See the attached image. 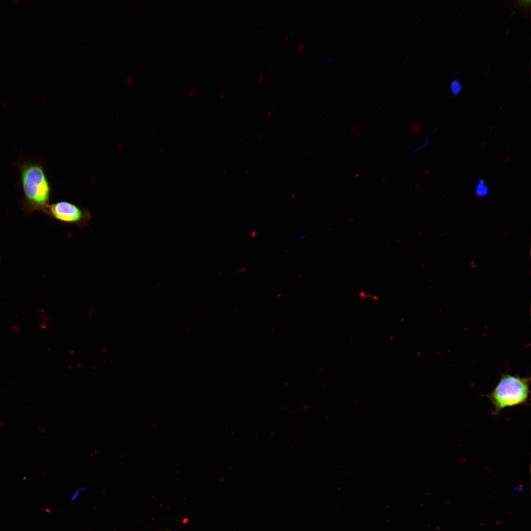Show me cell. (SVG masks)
Returning <instances> with one entry per match:
<instances>
[{"label": "cell", "mask_w": 531, "mask_h": 531, "mask_svg": "<svg viewBox=\"0 0 531 531\" xmlns=\"http://www.w3.org/2000/svg\"><path fill=\"white\" fill-rule=\"evenodd\" d=\"M24 194L23 206L29 212H43L49 205L51 186L43 166L39 162L24 161L18 164Z\"/></svg>", "instance_id": "1"}, {"label": "cell", "mask_w": 531, "mask_h": 531, "mask_svg": "<svg viewBox=\"0 0 531 531\" xmlns=\"http://www.w3.org/2000/svg\"><path fill=\"white\" fill-rule=\"evenodd\" d=\"M530 382L529 378L502 374L493 390L484 395L493 406L492 414L497 415L506 408L527 405Z\"/></svg>", "instance_id": "2"}, {"label": "cell", "mask_w": 531, "mask_h": 531, "mask_svg": "<svg viewBox=\"0 0 531 531\" xmlns=\"http://www.w3.org/2000/svg\"><path fill=\"white\" fill-rule=\"evenodd\" d=\"M43 212L59 221L80 226L88 224L91 217L87 209L67 201L49 204Z\"/></svg>", "instance_id": "3"}, {"label": "cell", "mask_w": 531, "mask_h": 531, "mask_svg": "<svg viewBox=\"0 0 531 531\" xmlns=\"http://www.w3.org/2000/svg\"><path fill=\"white\" fill-rule=\"evenodd\" d=\"M473 193L474 195L479 198H483L488 196L489 188L484 179L477 178V181L474 186Z\"/></svg>", "instance_id": "4"}, {"label": "cell", "mask_w": 531, "mask_h": 531, "mask_svg": "<svg viewBox=\"0 0 531 531\" xmlns=\"http://www.w3.org/2000/svg\"><path fill=\"white\" fill-rule=\"evenodd\" d=\"M463 88V85L458 79L453 80L450 84L451 93L454 96L459 95Z\"/></svg>", "instance_id": "5"}, {"label": "cell", "mask_w": 531, "mask_h": 531, "mask_svg": "<svg viewBox=\"0 0 531 531\" xmlns=\"http://www.w3.org/2000/svg\"><path fill=\"white\" fill-rule=\"evenodd\" d=\"M85 490H86V488L85 487H81V488H79L78 489H77L74 492V493L73 494V495L72 496V498H71L72 500V501L75 500L78 498V497L79 495V494H80V493L81 492Z\"/></svg>", "instance_id": "6"}, {"label": "cell", "mask_w": 531, "mask_h": 531, "mask_svg": "<svg viewBox=\"0 0 531 531\" xmlns=\"http://www.w3.org/2000/svg\"><path fill=\"white\" fill-rule=\"evenodd\" d=\"M303 48H304V44H300L298 46V47H297V52H298V53L301 52L303 50Z\"/></svg>", "instance_id": "7"}, {"label": "cell", "mask_w": 531, "mask_h": 531, "mask_svg": "<svg viewBox=\"0 0 531 531\" xmlns=\"http://www.w3.org/2000/svg\"><path fill=\"white\" fill-rule=\"evenodd\" d=\"M264 75H262L260 76L259 77V79H258L259 83H261L263 82V80H264Z\"/></svg>", "instance_id": "8"}, {"label": "cell", "mask_w": 531, "mask_h": 531, "mask_svg": "<svg viewBox=\"0 0 531 531\" xmlns=\"http://www.w3.org/2000/svg\"><path fill=\"white\" fill-rule=\"evenodd\" d=\"M272 67H269L268 68L267 70V73L269 74L271 73V72L272 71Z\"/></svg>", "instance_id": "9"}, {"label": "cell", "mask_w": 531, "mask_h": 531, "mask_svg": "<svg viewBox=\"0 0 531 531\" xmlns=\"http://www.w3.org/2000/svg\"><path fill=\"white\" fill-rule=\"evenodd\" d=\"M261 32H262L261 29H259L258 30V33H257V35H258V36H260Z\"/></svg>", "instance_id": "10"}, {"label": "cell", "mask_w": 531, "mask_h": 531, "mask_svg": "<svg viewBox=\"0 0 531 531\" xmlns=\"http://www.w3.org/2000/svg\"><path fill=\"white\" fill-rule=\"evenodd\" d=\"M408 58H409V56H406L405 57V58H404V62H405V61H407V59H408Z\"/></svg>", "instance_id": "11"}, {"label": "cell", "mask_w": 531, "mask_h": 531, "mask_svg": "<svg viewBox=\"0 0 531 531\" xmlns=\"http://www.w3.org/2000/svg\"><path fill=\"white\" fill-rule=\"evenodd\" d=\"M268 10H266V11L265 12V13L264 14V16H265V17H267V14H268Z\"/></svg>", "instance_id": "12"}, {"label": "cell", "mask_w": 531, "mask_h": 531, "mask_svg": "<svg viewBox=\"0 0 531 531\" xmlns=\"http://www.w3.org/2000/svg\"><path fill=\"white\" fill-rule=\"evenodd\" d=\"M316 36L314 35L313 37L312 38V42H313V40L314 41L316 39Z\"/></svg>", "instance_id": "13"}, {"label": "cell", "mask_w": 531, "mask_h": 531, "mask_svg": "<svg viewBox=\"0 0 531 531\" xmlns=\"http://www.w3.org/2000/svg\"><path fill=\"white\" fill-rule=\"evenodd\" d=\"M288 35H286V37H285V39H287V38H288Z\"/></svg>", "instance_id": "14"}]
</instances>
